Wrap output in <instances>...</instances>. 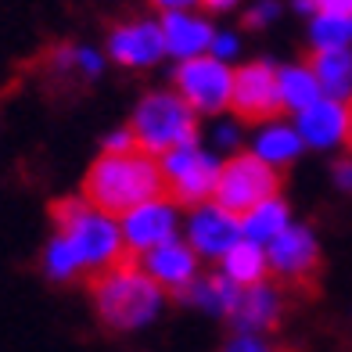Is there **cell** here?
I'll use <instances>...</instances> for the list:
<instances>
[{"instance_id":"11","label":"cell","mask_w":352,"mask_h":352,"mask_svg":"<svg viewBox=\"0 0 352 352\" xmlns=\"http://www.w3.org/2000/svg\"><path fill=\"white\" fill-rule=\"evenodd\" d=\"M140 270L148 274L166 295L180 298L198 280V252L184 241H166L158 248L140 252Z\"/></svg>"},{"instance_id":"6","label":"cell","mask_w":352,"mask_h":352,"mask_svg":"<svg viewBox=\"0 0 352 352\" xmlns=\"http://www.w3.org/2000/svg\"><path fill=\"white\" fill-rule=\"evenodd\" d=\"M230 111L237 122H248V126L277 122L287 111L284 90H280V69H274L270 61H248V65L234 69Z\"/></svg>"},{"instance_id":"14","label":"cell","mask_w":352,"mask_h":352,"mask_svg":"<svg viewBox=\"0 0 352 352\" xmlns=\"http://www.w3.org/2000/svg\"><path fill=\"white\" fill-rule=\"evenodd\" d=\"M122 241L130 245L133 252H148L158 248L166 241H176V212L169 201H151L137 209L133 216H126V230H122Z\"/></svg>"},{"instance_id":"4","label":"cell","mask_w":352,"mask_h":352,"mask_svg":"<svg viewBox=\"0 0 352 352\" xmlns=\"http://www.w3.org/2000/svg\"><path fill=\"white\" fill-rule=\"evenodd\" d=\"M284 169L270 166L255 151H237L219 166V184H216V209L245 223L259 205L280 198Z\"/></svg>"},{"instance_id":"31","label":"cell","mask_w":352,"mask_h":352,"mask_svg":"<svg viewBox=\"0 0 352 352\" xmlns=\"http://www.w3.org/2000/svg\"><path fill=\"white\" fill-rule=\"evenodd\" d=\"M342 140H345V148L352 155V94H349V101H345V130H342Z\"/></svg>"},{"instance_id":"3","label":"cell","mask_w":352,"mask_h":352,"mask_svg":"<svg viewBox=\"0 0 352 352\" xmlns=\"http://www.w3.org/2000/svg\"><path fill=\"white\" fill-rule=\"evenodd\" d=\"M126 130L137 140V148H144L155 158H166L198 140V119H195V108L176 90H155L137 104Z\"/></svg>"},{"instance_id":"7","label":"cell","mask_w":352,"mask_h":352,"mask_svg":"<svg viewBox=\"0 0 352 352\" xmlns=\"http://www.w3.org/2000/svg\"><path fill=\"white\" fill-rule=\"evenodd\" d=\"M166 173V201L173 209H205V201L216 198L219 184V166L209 155H201V148H180L162 158Z\"/></svg>"},{"instance_id":"13","label":"cell","mask_w":352,"mask_h":352,"mask_svg":"<svg viewBox=\"0 0 352 352\" xmlns=\"http://www.w3.org/2000/svg\"><path fill=\"white\" fill-rule=\"evenodd\" d=\"M187 234H190V248H195L198 255H205V259H223V255L245 237L241 223H237L234 216H227L223 209H216V205L198 209Z\"/></svg>"},{"instance_id":"25","label":"cell","mask_w":352,"mask_h":352,"mask_svg":"<svg viewBox=\"0 0 352 352\" xmlns=\"http://www.w3.org/2000/svg\"><path fill=\"white\" fill-rule=\"evenodd\" d=\"M219 352H284L277 345H270L266 334H245V331H234L227 342H223Z\"/></svg>"},{"instance_id":"24","label":"cell","mask_w":352,"mask_h":352,"mask_svg":"<svg viewBox=\"0 0 352 352\" xmlns=\"http://www.w3.org/2000/svg\"><path fill=\"white\" fill-rule=\"evenodd\" d=\"M352 36V25L345 19H327V14H320L313 22V47H324V51H338L345 47Z\"/></svg>"},{"instance_id":"2","label":"cell","mask_w":352,"mask_h":352,"mask_svg":"<svg viewBox=\"0 0 352 352\" xmlns=\"http://www.w3.org/2000/svg\"><path fill=\"white\" fill-rule=\"evenodd\" d=\"M83 287L90 292L94 316L108 334H130L148 327L166 298L162 287L140 270V252H133L130 245L119 252V259L94 270Z\"/></svg>"},{"instance_id":"9","label":"cell","mask_w":352,"mask_h":352,"mask_svg":"<svg viewBox=\"0 0 352 352\" xmlns=\"http://www.w3.org/2000/svg\"><path fill=\"white\" fill-rule=\"evenodd\" d=\"M284 313H287V292L277 280H263V284L241 287L227 324L245 334H270L280 327Z\"/></svg>"},{"instance_id":"30","label":"cell","mask_w":352,"mask_h":352,"mask_svg":"<svg viewBox=\"0 0 352 352\" xmlns=\"http://www.w3.org/2000/svg\"><path fill=\"white\" fill-rule=\"evenodd\" d=\"M187 4H195V0H151V8H155V11H162V14H169V11H184Z\"/></svg>"},{"instance_id":"27","label":"cell","mask_w":352,"mask_h":352,"mask_svg":"<svg viewBox=\"0 0 352 352\" xmlns=\"http://www.w3.org/2000/svg\"><path fill=\"white\" fill-rule=\"evenodd\" d=\"M277 14V4H259V8H252L248 14H245V29H259V25H266L270 19Z\"/></svg>"},{"instance_id":"29","label":"cell","mask_w":352,"mask_h":352,"mask_svg":"<svg viewBox=\"0 0 352 352\" xmlns=\"http://www.w3.org/2000/svg\"><path fill=\"white\" fill-rule=\"evenodd\" d=\"M209 51H212V58H216V61H227V58H230V54L237 51V43H234L230 36H216Z\"/></svg>"},{"instance_id":"10","label":"cell","mask_w":352,"mask_h":352,"mask_svg":"<svg viewBox=\"0 0 352 352\" xmlns=\"http://www.w3.org/2000/svg\"><path fill=\"white\" fill-rule=\"evenodd\" d=\"M108 54L116 58V65L126 69H144L155 65L166 54V33L162 22L151 19H122L108 29Z\"/></svg>"},{"instance_id":"8","label":"cell","mask_w":352,"mask_h":352,"mask_svg":"<svg viewBox=\"0 0 352 352\" xmlns=\"http://www.w3.org/2000/svg\"><path fill=\"white\" fill-rule=\"evenodd\" d=\"M230 83H234V72L212 54L187 58L173 72L176 94L195 111H205V116H216V111L230 108Z\"/></svg>"},{"instance_id":"18","label":"cell","mask_w":352,"mask_h":352,"mask_svg":"<svg viewBox=\"0 0 352 352\" xmlns=\"http://www.w3.org/2000/svg\"><path fill=\"white\" fill-rule=\"evenodd\" d=\"M237 295H241V287H237V284L219 270V274H205V277H198L180 298L190 302V306H201L205 313H216V316L227 320L230 309H234V302H237Z\"/></svg>"},{"instance_id":"19","label":"cell","mask_w":352,"mask_h":352,"mask_svg":"<svg viewBox=\"0 0 352 352\" xmlns=\"http://www.w3.org/2000/svg\"><path fill=\"white\" fill-rule=\"evenodd\" d=\"M223 274H227L237 287H252V284H263L270 277V263H266V252L263 245L241 237L227 255H223Z\"/></svg>"},{"instance_id":"17","label":"cell","mask_w":352,"mask_h":352,"mask_svg":"<svg viewBox=\"0 0 352 352\" xmlns=\"http://www.w3.org/2000/svg\"><path fill=\"white\" fill-rule=\"evenodd\" d=\"M298 137L313 144V148H327V144H334L342 137L345 130V108L334 101V98H320L313 108L298 111Z\"/></svg>"},{"instance_id":"5","label":"cell","mask_w":352,"mask_h":352,"mask_svg":"<svg viewBox=\"0 0 352 352\" xmlns=\"http://www.w3.org/2000/svg\"><path fill=\"white\" fill-rule=\"evenodd\" d=\"M266 263L274 280L292 295H306L313 298L320 292V270H324V259H320V248L313 241V234L306 227H287L284 234H277L266 248Z\"/></svg>"},{"instance_id":"1","label":"cell","mask_w":352,"mask_h":352,"mask_svg":"<svg viewBox=\"0 0 352 352\" xmlns=\"http://www.w3.org/2000/svg\"><path fill=\"white\" fill-rule=\"evenodd\" d=\"M83 201L108 219H126L151 201H166L162 158L144 148H104L83 176Z\"/></svg>"},{"instance_id":"20","label":"cell","mask_w":352,"mask_h":352,"mask_svg":"<svg viewBox=\"0 0 352 352\" xmlns=\"http://www.w3.org/2000/svg\"><path fill=\"white\" fill-rule=\"evenodd\" d=\"M43 274L51 277L54 284H69V280H83L87 277V266H83V255H79V248L72 245V237L65 234H54L51 245L43 248Z\"/></svg>"},{"instance_id":"33","label":"cell","mask_w":352,"mask_h":352,"mask_svg":"<svg viewBox=\"0 0 352 352\" xmlns=\"http://www.w3.org/2000/svg\"><path fill=\"white\" fill-rule=\"evenodd\" d=\"M284 352H287V349H284Z\"/></svg>"},{"instance_id":"26","label":"cell","mask_w":352,"mask_h":352,"mask_svg":"<svg viewBox=\"0 0 352 352\" xmlns=\"http://www.w3.org/2000/svg\"><path fill=\"white\" fill-rule=\"evenodd\" d=\"M313 8L327 19H352V0H313Z\"/></svg>"},{"instance_id":"21","label":"cell","mask_w":352,"mask_h":352,"mask_svg":"<svg viewBox=\"0 0 352 352\" xmlns=\"http://www.w3.org/2000/svg\"><path fill=\"white\" fill-rule=\"evenodd\" d=\"M284 230H287V205L280 198L259 205V209L241 223V234L248 237V241H255V245H270Z\"/></svg>"},{"instance_id":"15","label":"cell","mask_w":352,"mask_h":352,"mask_svg":"<svg viewBox=\"0 0 352 352\" xmlns=\"http://www.w3.org/2000/svg\"><path fill=\"white\" fill-rule=\"evenodd\" d=\"M302 65L316 76L324 98H345V94H352V54L345 47H338V51L313 47V51H306V58H302Z\"/></svg>"},{"instance_id":"28","label":"cell","mask_w":352,"mask_h":352,"mask_svg":"<svg viewBox=\"0 0 352 352\" xmlns=\"http://www.w3.org/2000/svg\"><path fill=\"white\" fill-rule=\"evenodd\" d=\"M334 184L352 195V158H338L334 162Z\"/></svg>"},{"instance_id":"12","label":"cell","mask_w":352,"mask_h":352,"mask_svg":"<svg viewBox=\"0 0 352 352\" xmlns=\"http://www.w3.org/2000/svg\"><path fill=\"white\" fill-rule=\"evenodd\" d=\"M36 69L47 76V87L58 90H83L94 76L101 72V61L94 51H83V47L72 43H54L36 58Z\"/></svg>"},{"instance_id":"32","label":"cell","mask_w":352,"mask_h":352,"mask_svg":"<svg viewBox=\"0 0 352 352\" xmlns=\"http://www.w3.org/2000/svg\"><path fill=\"white\" fill-rule=\"evenodd\" d=\"M230 4H237V0H201L205 11H227Z\"/></svg>"},{"instance_id":"23","label":"cell","mask_w":352,"mask_h":352,"mask_svg":"<svg viewBox=\"0 0 352 352\" xmlns=\"http://www.w3.org/2000/svg\"><path fill=\"white\" fill-rule=\"evenodd\" d=\"M302 151V137L295 130H287V126H274V130H266L259 137V144H255V155H263L270 166L277 169H287L298 158Z\"/></svg>"},{"instance_id":"16","label":"cell","mask_w":352,"mask_h":352,"mask_svg":"<svg viewBox=\"0 0 352 352\" xmlns=\"http://www.w3.org/2000/svg\"><path fill=\"white\" fill-rule=\"evenodd\" d=\"M162 33H166V51H173L176 58H198L212 47L216 33L209 29V22L190 19L184 11H169L162 19Z\"/></svg>"},{"instance_id":"22","label":"cell","mask_w":352,"mask_h":352,"mask_svg":"<svg viewBox=\"0 0 352 352\" xmlns=\"http://www.w3.org/2000/svg\"><path fill=\"white\" fill-rule=\"evenodd\" d=\"M280 90H284L287 111H306V108H313L320 98H324V90H320L316 76H313L306 65L280 69Z\"/></svg>"}]
</instances>
